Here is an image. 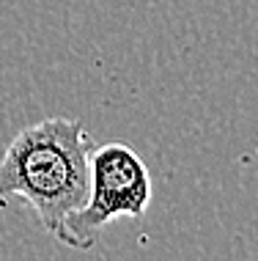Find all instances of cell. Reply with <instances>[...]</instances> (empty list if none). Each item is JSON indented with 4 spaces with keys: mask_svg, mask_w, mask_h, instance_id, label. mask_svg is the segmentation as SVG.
<instances>
[{
    "mask_svg": "<svg viewBox=\"0 0 258 261\" xmlns=\"http://www.w3.org/2000/svg\"><path fill=\"white\" fill-rule=\"evenodd\" d=\"M94 135L77 118H44L25 126L0 160V198H22L55 237L88 198Z\"/></svg>",
    "mask_w": 258,
    "mask_h": 261,
    "instance_id": "cell-1",
    "label": "cell"
},
{
    "mask_svg": "<svg viewBox=\"0 0 258 261\" xmlns=\"http://www.w3.org/2000/svg\"><path fill=\"white\" fill-rule=\"evenodd\" d=\"M151 203V176L127 143H96L91 154V187L85 203L72 212L55 234L72 250H91L104 225L118 217L140 220Z\"/></svg>",
    "mask_w": 258,
    "mask_h": 261,
    "instance_id": "cell-2",
    "label": "cell"
}]
</instances>
